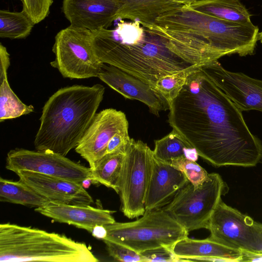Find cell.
<instances>
[{"label": "cell", "instance_id": "cell-1", "mask_svg": "<svg viewBox=\"0 0 262 262\" xmlns=\"http://www.w3.org/2000/svg\"><path fill=\"white\" fill-rule=\"evenodd\" d=\"M169 110L172 130L212 165L249 167L261 162L262 142L201 67L188 77Z\"/></svg>", "mask_w": 262, "mask_h": 262}, {"label": "cell", "instance_id": "cell-2", "mask_svg": "<svg viewBox=\"0 0 262 262\" xmlns=\"http://www.w3.org/2000/svg\"><path fill=\"white\" fill-rule=\"evenodd\" d=\"M140 25L122 23L115 30L92 32V46L99 60L135 76L155 90L163 77L202 66L186 61L162 37Z\"/></svg>", "mask_w": 262, "mask_h": 262}, {"label": "cell", "instance_id": "cell-3", "mask_svg": "<svg viewBox=\"0 0 262 262\" xmlns=\"http://www.w3.org/2000/svg\"><path fill=\"white\" fill-rule=\"evenodd\" d=\"M104 87L74 85L60 89L45 103L34 141L37 150L66 156L80 141L103 98Z\"/></svg>", "mask_w": 262, "mask_h": 262}, {"label": "cell", "instance_id": "cell-4", "mask_svg": "<svg viewBox=\"0 0 262 262\" xmlns=\"http://www.w3.org/2000/svg\"><path fill=\"white\" fill-rule=\"evenodd\" d=\"M146 28L162 37L179 57L196 65L224 56L223 50L230 35L226 21L188 6L164 13Z\"/></svg>", "mask_w": 262, "mask_h": 262}, {"label": "cell", "instance_id": "cell-5", "mask_svg": "<svg viewBox=\"0 0 262 262\" xmlns=\"http://www.w3.org/2000/svg\"><path fill=\"white\" fill-rule=\"evenodd\" d=\"M97 262L82 242L64 234L9 223L0 225V261Z\"/></svg>", "mask_w": 262, "mask_h": 262}, {"label": "cell", "instance_id": "cell-6", "mask_svg": "<svg viewBox=\"0 0 262 262\" xmlns=\"http://www.w3.org/2000/svg\"><path fill=\"white\" fill-rule=\"evenodd\" d=\"M130 222L105 225L106 238L139 253L161 246L171 247L188 237V232L163 208L145 211Z\"/></svg>", "mask_w": 262, "mask_h": 262}, {"label": "cell", "instance_id": "cell-7", "mask_svg": "<svg viewBox=\"0 0 262 262\" xmlns=\"http://www.w3.org/2000/svg\"><path fill=\"white\" fill-rule=\"evenodd\" d=\"M229 188L217 173H209L207 179L195 188L189 182L163 208L188 232L207 229L209 219Z\"/></svg>", "mask_w": 262, "mask_h": 262}, {"label": "cell", "instance_id": "cell-8", "mask_svg": "<svg viewBox=\"0 0 262 262\" xmlns=\"http://www.w3.org/2000/svg\"><path fill=\"white\" fill-rule=\"evenodd\" d=\"M153 151L141 140L131 139L125 150L118 183L121 211L132 219L143 215Z\"/></svg>", "mask_w": 262, "mask_h": 262}, {"label": "cell", "instance_id": "cell-9", "mask_svg": "<svg viewBox=\"0 0 262 262\" xmlns=\"http://www.w3.org/2000/svg\"><path fill=\"white\" fill-rule=\"evenodd\" d=\"M92 32L70 25L57 33L50 64L64 78L85 79L98 77L103 63L97 57L92 43Z\"/></svg>", "mask_w": 262, "mask_h": 262}, {"label": "cell", "instance_id": "cell-10", "mask_svg": "<svg viewBox=\"0 0 262 262\" xmlns=\"http://www.w3.org/2000/svg\"><path fill=\"white\" fill-rule=\"evenodd\" d=\"M210 239L243 253L262 255V223L225 204L221 199L207 229Z\"/></svg>", "mask_w": 262, "mask_h": 262}, {"label": "cell", "instance_id": "cell-11", "mask_svg": "<svg viewBox=\"0 0 262 262\" xmlns=\"http://www.w3.org/2000/svg\"><path fill=\"white\" fill-rule=\"evenodd\" d=\"M6 168L14 172L26 170L81 184L87 179H92L90 167L50 151L12 149L7 154Z\"/></svg>", "mask_w": 262, "mask_h": 262}, {"label": "cell", "instance_id": "cell-12", "mask_svg": "<svg viewBox=\"0 0 262 262\" xmlns=\"http://www.w3.org/2000/svg\"><path fill=\"white\" fill-rule=\"evenodd\" d=\"M201 69L242 112H262L261 80L229 71L217 60L204 64Z\"/></svg>", "mask_w": 262, "mask_h": 262}, {"label": "cell", "instance_id": "cell-13", "mask_svg": "<svg viewBox=\"0 0 262 262\" xmlns=\"http://www.w3.org/2000/svg\"><path fill=\"white\" fill-rule=\"evenodd\" d=\"M125 114L114 108L104 109L96 113L79 143L75 148L94 170L105 155L107 144L117 133L128 130Z\"/></svg>", "mask_w": 262, "mask_h": 262}, {"label": "cell", "instance_id": "cell-14", "mask_svg": "<svg viewBox=\"0 0 262 262\" xmlns=\"http://www.w3.org/2000/svg\"><path fill=\"white\" fill-rule=\"evenodd\" d=\"M15 173L19 180L51 203L90 205L94 202L81 183L26 170Z\"/></svg>", "mask_w": 262, "mask_h": 262}, {"label": "cell", "instance_id": "cell-15", "mask_svg": "<svg viewBox=\"0 0 262 262\" xmlns=\"http://www.w3.org/2000/svg\"><path fill=\"white\" fill-rule=\"evenodd\" d=\"M97 77L125 98L143 102L157 116L169 109L166 100L150 85L115 66L103 63Z\"/></svg>", "mask_w": 262, "mask_h": 262}, {"label": "cell", "instance_id": "cell-16", "mask_svg": "<svg viewBox=\"0 0 262 262\" xmlns=\"http://www.w3.org/2000/svg\"><path fill=\"white\" fill-rule=\"evenodd\" d=\"M61 8L71 26L92 32L107 29L117 19L115 0H63Z\"/></svg>", "mask_w": 262, "mask_h": 262}, {"label": "cell", "instance_id": "cell-17", "mask_svg": "<svg viewBox=\"0 0 262 262\" xmlns=\"http://www.w3.org/2000/svg\"><path fill=\"white\" fill-rule=\"evenodd\" d=\"M189 182L182 171L153 155L145 201V211L164 207Z\"/></svg>", "mask_w": 262, "mask_h": 262}, {"label": "cell", "instance_id": "cell-18", "mask_svg": "<svg viewBox=\"0 0 262 262\" xmlns=\"http://www.w3.org/2000/svg\"><path fill=\"white\" fill-rule=\"evenodd\" d=\"M35 211L55 222L73 225L92 233L97 226H105L116 221L112 211L90 205H70L49 203Z\"/></svg>", "mask_w": 262, "mask_h": 262}, {"label": "cell", "instance_id": "cell-19", "mask_svg": "<svg viewBox=\"0 0 262 262\" xmlns=\"http://www.w3.org/2000/svg\"><path fill=\"white\" fill-rule=\"evenodd\" d=\"M171 249L177 256L190 261H241L243 257L242 251L209 237L194 239L187 237L176 242Z\"/></svg>", "mask_w": 262, "mask_h": 262}, {"label": "cell", "instance_id": "cell-20", "mask_svg": "<svg viewBox=\"0 0 262 262\" xmlns=\"http://www.w3.org/2000/svg\"><path fill=\"white\" fill-rule=\"evenodd\" d=\"M118 6V19L138 22L146 28L161 15L183 5L171 0H115Z\"/></svg>", "mask_w": 262, "mask_h": 262}, {"label": "cell", "instance_id": "cell-21", "mask_svg": "<svg viewBox=\"0 0 262 262\" xmlns=\"http://www.w3.org/2000/svg\"><path fill=\"white\" fill-rule=\"evenodd\" d=\"M10 55L0 43V122L27 115L34 112L32 105L24 103L14 93L8 80Z\"/></svg>", "mask_w": 262, "mask_h": 262}, {"label": "cell", "instance_id": "cell-22", "mask_svg": "<svg viewBox=\"0 0 262 262\" xmlns=\"http://www.w3.org/2000/svg\"><path fill=\"white\" fill-rule=\"evenodd\" d=\"M189 6L225 20L243 25L252 23L250 12L239 0H198Z\"/></svg>", "mask_w": 262, "mask_h": 262}, {"label": "cell", "instance_id": "cell-23", "mask_svg": "<svg viewBox=\"0 0 262 262\" xmlns=\"http://www.w3.org/2000/svg\"><path fill=\"white\" fill-rule=\"evenodd\" d=\"M152 151L156 158L169 164L172 161L181 158L196 161L199 156L195 148L174 130L163 138L155 140Z\"/></svg>", "mask_w": 262, "mask_h": 262}, {"label": "cell", "instance_id": "cell-24", "mask_svg": "<svg viewBox=\"0 0 262 262\" xmlns=\"http://www.w3.org/2000/svg\"><path fill=\"white\" fill-rule=\"evenodd\" d=\"M0 201L38 208L50 203L20 180L14 181L1 177Z\"/></svg>", "mask_w": 262, "mask_h": 262}, {"label": "cell", "instance_id": "cell-25", "mask_svg": "<svg viewBox=\"0 0 262 262\" xmlns=\"http://www.w3.org/2000/svg\"><path fill=\"white\" fill-rule=\"evenodd\" d=\"M125 151L105 154L92 170L93 183H100L117 193Z\"/></svg>", "mask_w": 262, "mask_h": 262}, {"label": "cell", "instance_id": "cell-26", "mask_svg": "<svg viewBox=\"0 0 262 262\" xmlns=\"http://www.w3.org/2000/svg\"><path fill=\"white\" fill-rule=\"evenodd\" d=\"M35 23L24 10L20 12L0 10V37L24 39L31 33Z\"/></svg>", "mask_w": 262, "mask_h": 262}, {"label": "cell", "instance_id": "cell-27", "mask_svg": "<svg viewBox=\"0 0 262 262\" xmlns=\"http://www.w3.org/2000/svg\"><path fill=\"white\" fill-rule=\"evenodd\" d=\"M201 66H196L163 77L157 83L155 91L166 100L169 106L180 93L188 77Z\"/></svg>", "mask_w": 262, "mask_h": 262}, {"label": "cell", "instance_id": "cell-28", "mask_svg": "<svg viewBox=\"0 0 262 262\" xmlns=\"http://www.w3.org/2000/svg\"><path fill=\"white\" fill-rule=\"evenodd\" d=\"M169 164L182 171L195 188L201 185L208 177L209 173L196 161L186 158L173 160Z\"/></svg>", "mask_w": 262, "mask_h": 262}, {"label": "cell", "instance_id": "cell-29", "mask_svg": "<svg viewBox=\"0 0 262 262\" xmlns=\"http://www.w3.org/2000/svg\"><path fill=\"white\" fill-rule=\"evenodd\" d=\"M105 243L110 256L117 261L123 262H146L139 253L116 242L104 238Z\"/></svg>", "mask_w": 262, "mask_h": 262}, {"label": "cell", "instance_id": "cell-30", "mask_svg": "<svg viewBox=\"0 0 262 262\" xmlns=\"http://www.w3.org/2000/svg\"><path fill=\"white\" fill-rule=\"evenodd\" d=\"M22 2L23 9L37 24L48 16L53 0H23Z\"/></svg>", "mask_w": 262, "mask_h": 262}, {"label": "cell", "instance_id": "cell-31", "mask_svg": "<svg viewBox=\"0 0 262 262\" xmlns=\"http://www.w3.org/2000/svg\"><path fill=\"white\" fill-rule=\"evenodd\" d=\"M140 254L144 257L146 262H178L190 261L188 259L177 256L170 247L161 246L142 252Z\"/></svg>", "mask_w": 262, "mask_h": 262}, {"label": "cell", "instance_id": "cell-32", "mask_svg": "<svg viewBox=\"0 0 262 262\" xmlns=\"http://www.w3.org/2000/svg\"><path fill=\"white\" fill-rule=\"evenodd\" d=\"M130 140L128 130L119 132L115 134L108 142L105 154L119 151H125Z\"/></svg>", "mask_w": 262, "mask_h": 262}, {"label": "cell", "instance_id": "cell-33", "mask_svg": "<svg viewBox=\"0 0 262 262\" xmlns=\"http://www.w3.org/2000/svg\"><path fill=\"white\" fill-rule=\"evenodd\" d=\"M93 236L103 239L107 235V231L104 226H97L94 227L92 233Z\"/></svg>", "mask_w": 262, "mask_h": 262}, {"label": "cell", "instance_id": "cell-34", "mask_svg": "<svg viewBox=\"0 0 262 262\" xmlns=\"http://www.w3.org/2000/svg\"><path fill=\"white\" fill-rule=\"evenodd\" d=\"M262 261V255L243 253L241 261Z\"/></svg>", "mask_w": 262, "mask_h": 262}, {"label": "cell", "instance_id": "cell-35", "mask_svg": "<svg viewBox=\"0 0 262 262\" xmlns=\"http://www.w3.org/2000/svg\"><path fill=\"white\" fill-rule=\"evenodd\" d=\"M183 6H190L198 0H171Z\"/></svg>", "mask_w": 262, "mask_h": 262}, {"label": "cell", "instance_id": "cell-36", "mask_svg": "<svg viewBox=\"0 0 262 262\" xmlns=\"http://www.w3.org/2000/svg\"><path fill=\"white\" fill-rule=\"evenodd\" d=\"M258 40L262 43V31L259 32L258 34Z\"/></svg>", "mask_w": 262, "mask_h": 262}, {"label": "cell", "instance_id": "cell-37", "mask_svg": "<svg viewBox=\"0 0 262 262\" xmlns=\"http://www.w3.org/2000/svg\"><path fill=\"white\" fill-rule=\"evenodd\" d=\"M21 2L23 1V0H20Z\"/></svg>", "mask_w": 262, "mask_h": 262}]
</instances>
